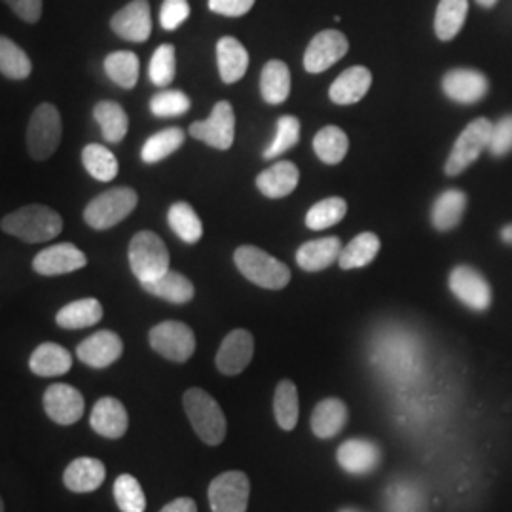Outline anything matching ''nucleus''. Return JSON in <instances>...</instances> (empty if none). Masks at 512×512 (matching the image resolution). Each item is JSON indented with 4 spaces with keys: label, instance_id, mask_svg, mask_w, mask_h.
<instances>
[{
    "label": "nucleus",
    "instance_id": "9",
    "mask_svg": "<svg viewBox=\"0 0 512 512\" xmlns=\"http://www.w3.org/2000/svg\"><path fill=\"white\" fill-rule=\"evenodd\" d=\"M188 131L194 139L203 141L209 147L228 150L234 145L236 137V114L232 103L219 101L207 120L194 122Z\"/></svg>",
    "mask_w": 512,
    "mask_h": 512
},
{
    "label": "nucleus",
    "instance_id": "25",
    "mask_svg": "<svg viewBox=\"0 0 512 512\" xmlns=\"http://www.w3.org/2000/svg\"><path fill=\"white\" fill-rule=\"evenodd\" d=\"M217 63L224 84L239 82L249 67V54L238 38L222 37L217 42Z\"/></svg>",
    "mask_w": 512,
    "mask_h": 512
},
{
    "label": "nucleus",
    "instance_id": "27",
    "mask_svg": "<svg viewBox=\"0 0 512 512\" xmlns=\"http://www.w3.org/2000/svg\"><path fill=\"white\" fill-rule=\"evenodd\" d=\"M346 421L348 406L340 399H325L311 414V431L317 439H332L346 427Z\"/></svg>",
    "mask_w": 512,
    "mask_h": 512
},
{
    "label": "nucleus",
    "instance_id": "26",
    "mask_svg": "<svg viewBox=\"0 0 512 512\" xmlns=\"http://www.w3.org/2000/svg\"><path fill=\"white\" fill-rule=\"evenodd\" d=\"M73 366V357L67 349L54 342L40 344L31 359H29V368L33 374L40 378H54V376H63L71 370Z\"/></svg>",
    "mask_w": 512,
    "mask_h": 512
},
{
    "label": "nucleus",
    "instance_id": "41",
    "mask_svg": "<svg viewBox=\"0 0 512 512\" xmlns=\"http://www.w3.org/2000/svg\"><path fill=\"white\" fill-rule=\"evenodd\" d=\"M33 71V63L14 40L0 38V73L10 80H25Z\"/></svg>",
    "mask_w": 512,
    "mask_h": 512
},
{
    "label": "nucleus",
    "instance_id": "28",
    "mask_svg": "<svg viewBox=\"0 0 512 512\" xmlns=\"http://www.w3.org/2000/svg\"><path fill=\"white\" fill-rule=\"evenodd\" d=\"M260 93L268 105H281L291 95V71L289 65L272 59L264 65L260 74Z\"/></svg>",
    "mask_w": 512,
    "mask_h": 512
},
{
    "label": "nucleus",
    "instance_id": "22",
    "mask_svg": "<svg viewBox=\"0 0 512 512\" xmlns=\"http://www.w3.org/2000/svg\"><path fill=\"white\" fill-rule=\"evenodd\" d=\"M342 255V241L336 236L313 239L296 251V264L304 272H321L332 266Z\"/></svg>",
    "mask_w": 512,
    "mask_h": 512
},
{
    "label": "nucleus",
    "instance_id": "1",
    "mask_svg": "<svg viewBox=\"0 0 512 512\" xmlns=\"http://www.w3.org/2000/svg\"><path fill=\"white\" fill-rule=\"evenodd\" d=\"M2 230L27 243H44L61 234V215L40 203L25 205L2 219Z\"/></svg>",
    "mask_w": 512,
    "mask_h": 512
},
{
    "label": "nucleus",
    "instance_id": "5",
    "mask_svg": "<svg viewBox=\"0 0 512 512\" xmlns=\"http://www.w3.org/2000/svg\"><path fill=\"white\" fill-rule=\"evenodd\" d=\"M139 203V196L133 188L118 186L99 194L88 203L84 220L93 230H109L112 226L128 219Z\"/></svg>",
    "mask_w": 512,
    "mask_h": 512
},
{
    "label": "nucleus",
    "instance_id": "37",
    "mask_svg": "<svg viewBox=\"0 0 512 512\" xmlns=\"http://www.w3.org/2000/svg\"><path fill=\"white\" fill-rule=\"evenodd\" d=\"M167 220L171 230L183 239L184 243H198L203 236V224L190 203L177 202L169 207Z\"/></svg>",
    "mask_w": 512,
    "mask_h": 512
},
{
    "label": "nucleus",
    "instance_id": "49",
    "mask_svg": "<svg viewBox=\"0 0 512 512\" xmlns=\"http://www.w3.org/2000/svg\"><path fill=\"white\" fill-rule=\"evenodd\" d=\"M488 150L495 158H503L512 152V114L503 116L497 124H494Z\"/></svg>",
    "mask_w": 512,
    "mask_h": 512
},
{
    "label": "nucleus",
    "instance_id": "6",
    "mask_svg": "<svg viewBox=\"0 0 512 512\" xmlns=\"http://www.w3.org/2000/svg\"><path fill=\"white\" fill-rule=\"evenodd\" d=\"M63 135L61 114L50 103L38 105L27 126V150L33 160L44 162L54 156Z\"/></svg>",
    "mask_w": 512,
    "mask_h": 512
},
{
    "label": "nucleus",
    "instance_id": "53",
    "mask_svg": "<svg viewBox=\"0 0 512 512\" xmlns=\"http://www.w3.org/2000/svg\"><path fill=\"white\" fill-rule=\"evenodd\" d=\"M501 238H503L505 243L512 245V224H509V226H505V228H503V232H501Z\"/></svg>",
    "mask_w": 512,
    "mask_h": 512
},
{
    "label": "nucleus",
    "instance_id": "15",
    "mask_svg": "<svg viewBox=\"0 0 512 512\" xmlns=\"http://www.w3.org/2000/svg\"><path fill=\"white\" fill-rule=\"evenodd\" d=\"M88 264L84 251H80L73 243H57L44 251H40L33 260V270L46 277L71 274L82 270Z\"/></svg>",
    "mask_w": 512,
    "mask_h": 512
},
{
    "label": "nucleus",
    "instance_id": "36",
    "mask_svg": "<svg viewBox=\"0 0 512 512\" xmlns=\"http://www.w3.org/2000/svg\"><path fill=\"white\" fill-rule=\"evenodd\" d=\"M141 61L133 52H112L105 57V73L114 84H118L124 90H133L139 80Z\"/></svg>",
    "mask_w": 512,
    "mask_h": 512
},
{
    "label": "nucleus",
    "instance_id": "10",
    "mask_svg": "<svg viewBox=\"0 0 512 512\" xmlns=\"http://www.w3.org/2000/svg\"><path fill=\"white\" fill-rule=\"evenodd\" d=\"M249 495L251 484L241 471H226L209 484V505L213 512H247Z\"/></svg>",
    "mask_w": 512,
    "mask_h": 512
},
{
    "label": "nucleus",
    "instance_id": "50",
    "mask_svg": "<svg viewBox=\"0 0 512 512\" xmlns=\"http://www.w3.org/2000/svg\"><path fill=\"white\" fill-rule=\"evenodd\" d=\"M255 6V0H209V10L226 16V18H241Z\"/></svg>",
    "mask_w": 512,
    "mask_h": 512
},
{
    "label": "nucleus",
    "instance_id": "3",
    "mask_svg": "<svg viewBox=\"0 0 512 512\" xmlns=\"http://www.w3.org/2000/svg\"><path fill=\"white\" fill-rule=\"evenodd\" d=\"M184 412L198 437L209 444L219 446L226 437V418L219 403L200 387H192L184 393Z\"/></svg>",
    "mask_w": 512,
    "mask_h": 512
},
{
    "label": "nucleus",
    "instance_id": "39",
    "mask_svg": "<svg viewBox=\"0 0 512 512\" xmlns=\"http://www.w3.org/2000/svg\"><path fill=\"white\" fill-rule=\"evenodd\" d=\"M425 499L420 486L408 480H397L385 490L387 512H423Z\"/></svg>",
    "mask_w": 512,
    "mask_h": 512
},
{
    "label": "nucleus",
    "instance_id": "14",
    "mask_svg": "<svg viewBox=\"0 0 512 512\" xmlns=\"http://www.w3.org/2000/svg\"><path fill=\"white\" fill-rule=\"evenodd\" d=\"M255 353V338L249 330H232L220 344L217 353V368L224 376H238L249 363Z\"/></svg>",
    "mask_w": 512,
    "mask_h": 512
},
{
    "label": "nucleus",
    "instance_id": "34",
    "mask_svg": "<svg viewBox=\"0 0 512 512\" xmlns=\"http://www.w3.org/2000/svg\"><path fill=\"white\" fill-rule=\"evenodd\" d=\"M380 238L372 232L359 234L357 238L351 239L348 245L342 249V255L338 258V264L342 270H355V268H365L368 266L378 253H380Z\"/></svg>",
    "mask_w": 512,
    "mask_h": 512
},
{
    "label": "nucleus",
    "instance_id": "31",
    "mask_svg": "<svg viewBox=\"0 0 512 512\" xmlns=\"http://www.w3.org/2000/svg\"><path fill=\"white\" fill-rule=\"evenodd\" d=\"M141 287L152 294V296H158L165 302H171V304H186L194 298V285L188 277H184L179 272H165L162 277L154 279V281H148V283H141Z\"/></svg>",
    "mask_w": 512,
    "mask_h": 512
},
{
    "label": "nucleus",
    "instance_id": "52",
    "mask_svg": "<svg viewBox=\"0 0 512 512\" xmlns=\"http://www.w3.org/2000/svg\"><path fill=\"white\" fill-rule=\"evenodd\" d=\"M160 512H198V507L190 497H179V499L167 503Z\"/></svg>",
    "mask_w": 512,
    "mask_h": 512
},
{
    "label": "nucleus",
    "instance_id": "21",
    "mask_svg": "<svg viewBox=\"0 0 512 512\" xmlns=\"http://www.w3.org/2000/svg\"><path fill=\"white\" fill-rule=\"evenodd\" d=\"M300 183V171L293 162H277L256 177V188L270 200L293 194Z\"/></svg>",
    "mask_w": 512,
    "mask_h": 512
},
{
    "label": "nucleus",
    "instance_id": "55",
    "mask_svg": "<svg viewBox=\"0 0 512 512\" xmlns=\"http://www.w3.org/2000/svg\"><path fill=\"white\" fill-rule=\"evenodd\" d=\"M340 512H363V511H357V509H344V511Z\"/></svg>",
    "mask_w": 512,
    "mask_h": 512
},
{
    "label": "nucleus",
    "instance_id": "45",
    "mask_svg": "<svg viewBox=\"0 0 512 512\" xmlns=\"http://www.w3.org/2000/svg\"><path fill=\"white\" fill-rule=\"evenodd\" d=\"M298 141H300V120L293 114H285L277 120L274 141L270 143V147L264 150V158L266 160L279 158L281 154L291 150L294 145H298Z\"/></svg>",
    "mask_w": 512,
    "mask_h": 512
},
{
    "label": "nucleus",
    "instance_id": "43",
    "mask_svg": "<svg viewBox=\"0 0 512 512\" xmlns=\"http://www.w3.org/2000/svg\"><path fill=\"white\" fill-rule=\"evenodd\" d=\"M348 213V203L342 198H327L311 205L306 215V226L315 232L327 230L330 226H336L340 220H344Z\"/></svg>",
    "mask_w": 512,
    "mask_h": 512
},
{
    "label": "nucleus",
    "instance_id": "35",
    "mask_svg": "<svg viewBox=\"0 0 512 512\" xmlns=\"http://www.w3.org/2000/svg\"><path fill=\"white\" fill-rule=\"evenodd\" d=\"M313 150L323 164H340L348 154V135L344 133V129L336 128V126L319 129L313 139Z\"/></svg>",
    "mask_w": 512,
    "mask_h": 512
},
{
    "label": "nucleus",
    "instance_id": "12",
    "mask_svg": "<svg viewBox=\"0 0 512 512\" xmlns=\"http://www.w3.org/2000/svg\"><path fill=\"white\" fill-rule=\"evenodd\" d=\"M450 291L459 302L475 311H484L492 304V289L486 277L471 266H458L448 279Z\"/></svg>",
    "mask_w": 512,
    "mask_h": 512
},
{
    "label": "nucleus",
    "instance_id": "11",
    "mask_svg": "<svg viewBox=\"0 0 512 512\" xmlns=\"http://www.w3.org/2000/svg\"><path fill=\"white\" fill-rule=\"evenodd\" d=\"M349 42L344 33L327 29L311 38L306 54H304V69L311 74L325 73L334 63H338L348 54Z\"/></svg>",
    "mask_w": 512,
    "mask_h": 512
},
{
    "label": "nucleus",
    "instance_id": "48",
    "mask_svg": "<svg viewBox=\"0 0 512 512\" xmlns=\"http://www.w3.org/2000/svg\"><path fill=\"white\" fill-rule=\"evenodd\" d=\"M190 18L188 0H164L160 10V25L165 31H175Z\"/></svg>",
    "mask_w": 512,
    "mask_h": 512
},
{
    "label": "nucleus",
    "instance_id": "13",
    "mask_svg": "<svg viewBox=\"0 0 512 512\" xmlns=\"http://www.w3.org/2000/svg\"><path fill=\"white\" fill-rule=\"evenodd\" d=\"M44 410L50 420L59 425H74L84 416V397L82 393L67 384L50 385L44 393Z\"/></svg>",
    "mask_w": 512,
    "mask_h": 512
},
{
    "label": "nucleus",
    "instance_id": "40",
    "mask_svg": "<svg viewBox=\"0 0 512 512\" xmlns=\"http://www.w3.org/2000/svg\"><path fill=\"white\" fill-rule=\"evenodd\" d=\"M82 164L95 181L110 183L118 175V158L105 145L92 143L82 150Z\"/></svg>",
    "mask_w": 512,
    "mask_h": 512
},
{
    "label": "nucleus",
    "instance_id": "29",
    "mask_svg": "<svg viewBox=\"0 0 512 512\" xmlns=\"http://www.w3.org/2000/svg\"><path fill=\"white\" fill-rule=\"evenodd\" d=\"M103 319V306L95 298H82L57 311L55 323L61 329H88Z\"/></svg>",
    "mask_w": 512,
    "mask_h": 512
},
{
    "label": "nucleus",
    "instance_id": "38",
    "mask_svg": "<svg viewBox=\"0 0 512 512\" xmlns=\"http://www.w3.org/2000/svg\"><path fill=\"white\" fill-rule=\"evenodd\" d=\"M184 139L186 133L181 128H165L164 131H158L145 141L141 158L145 164H158L183 147Z\"/></svg>",
    "mask_w": 512,
    "mask_h": 512
},
{
    "label": "nucleus",
    "instance_id": "17",
    "mask_svg": "<svg viewBox=\"0 0 512 512\" xmlns=\"http://www.w3.org/2000/svg\"><path fill=\"white\" fill-rule=\"evenodd\" d=\"M124 353L122 338L112 330H99L88 336L78 348L76 355L84 365L92 368H107L114 365Z\"/></svg>",
    "mask_w": 512,
    "mask_h": 512
},
{
    "label": "nucleus",
    "instance_id": "18",
    "mask_svg": "<svg viewBox=\"0 0 512 512\" xmlns=\"http://www.w3.org/2000/svg\"><path fill=\"white\" fill-rule=\"evenodd\" d=\"M488 78L475 69H454L444 74L442 90L459 105H473L486 97Z\"/></svg>",
    "mask_w": 512,
    "mask_h": 512
},
{
    "label": "nucleus",
    "instance_id": "24",
    "mask_svg": "<svg viewBox=\"0 0 512 512\" xmlns=\"http://www.w3.org/2000/svg\"><path fill=\"white\" fill-rule=\"evenodd\" d=\"M107 469L99 459L78 458L65 469L63 482L74 494H90L105 482Z\"/></svg>",
    "mask_w": 512,
    "mask_h": 512
},
{
    "label": "nucleus",
    "instance_id": "20",
    "mask_svg": "<svg viewBox=\"0 0 512 512\" xmlns=\"http://www.w3.org/2000/svg\"><path fill=\"white\" fill-rule=\"evenodd\" d=\"M93 431L105 439H122L128 431V412L126 406L114 397H103L93 406Z\"/></svg>",
    "mask_w": 512,
    "mask_h": 512
},
{
    "label": "nucleus",
    "instance_id": "54",
    "mask_svg": "<svg viewBox=\"0 0 512 512\" xmlns=\"http://www.w3.org/2000/svg\"><path fill=\"white\" fill-rule=\"evenodd\" d=\"M476 4L482 6V8H494L497 0H476Z\"/></svg>",
    "mask_w": 512,
    "mask_h": 512
},
{
    "label": "nucleus",
    "instance_id": "30",
    "mask_svg": "<svg viewBox=\"0 0 512 512\" xmlns=\"http://www.w3.org/2000/svg\"><path fill=\"white\" fill-rule=\"evenodd\" d=\"M465 209H467V196L461 190L458 188L444 190L433 203L431 222L440 232H448L461 222Z\"/></svg>",
    "mask_w": 512,
    "mask_h": 512
},
{
    "label": "nucleus",
    "instance_id": "19",
    "mask_svg": "<svg viewBox=\"0 0 512 512\" xmlns=\"http://www.w3.org/2000/svg\"><path fill=\"white\" fill-rule=\"evenodd\" d=\"M338 463L351 475H368L378 469L382 450L376 442L366 439H349L338 448Z\"/></svg>",
    "mask_w": 512,
    "mask_h": 512
},
{
    "label": "nucleus",
    "instance_id": "44",
    "mask_svg": "<svg viewBox=\"0 0 512 512\" xmlns=\"http://www.w3.org/2000/svg\"><path fill=\"white\" fill-rule=\"evenodd\" d=\"M112 494H114L118 509L122 512H145L147 509V497L135 476H118L114 482Z\"/></svg>",
    "mask_w": 512,
    "mask_h": 512
},
{
    "label": "nucleus",
    "instance_id": "33",
    "mask_svg": "<svg viewBox=\"0 0 512 512\" xmlns=\"http://www.w3.org/2000/svg\"><path fill=\"white\" fill-rule=\"evenodd\" d=\"M469 14V0H440L435 14V33L442 42L458 37Z\"/></svg>",
    "mask_w": 512,
    "mask_h": 512
},
{
    "label": "nucleus",
    "instance_id": "7",
    "mask_svg": "<svg viewBox=\"0 0 512 512\" xmlns=\"http://www.w3.org/2000/svg\"><path fill=\"white\" fill-rule=\"evenodd\" d=\"M494 124L488 118H478L461 131V135L452 148L448 162H446V175L458 177L471 164H475L482 150L490 147Z\"/></svg>",
    "mask_w": 512,
    "mask_h": 512
},
{
    "label": "nucleus",
    "instance_id": "42",
    "mask_svg": "<svg viewBox=\"0 0 512 512\" xmlns=\"http://www.w3.org/2000/svg\"><path fill=\"white\" fill-rule=\"evenodd\" d=\"M275 421L281 429L293 431L298 423V389L291 380L277 384L274 397Z\"/></svg>",
    "mask_w": 512,
    "mask_h": 512
},
{
    "label": "nucleus",
    "instance_id": "16",
    "mask_svg": "<svg viewBox=\"0 0 512 512\" xmlns=\"http://www.w3.org/2000/svg\"><path fill=\"white\" fill-rule=\"evenodd\" d=\"M110 29L129 42H145L152 33L150 2L131 0L110 19Z\"/></svg>",
    "mask_w": 512,
    "mask_h": 512
},
{
    "label": "nucleus",
    "instance_id": "4",
    "mask_svg": "<svg viewBox=\"0 0 512 512\" xmlns=\"http://www.w3.org/2000/svg\"><path fill=\"white\" fill-rule=\"evenodd\" d=\"M128 258L131 272L139 279V283L154 281L169 272L171 258L164 239L150 230L137 232L133 236L129 243Z\"/></svg>",
    "mask_w": 512,
    "mask_h": 512
},
{
    "label": "nucleus",
    "instance_id": "46",
    "mask_svg": "<svg viewBox=\"0 0 512 512\" xmlns=\"http://www.w3.org/2000/svg\"><path fill=\"white\" fill-rule=\"evenodd\" d=\"M177 74V55H175V46L171 44H162L150 59L148 67V76L150 82L158 88H165L175 80Z\"/></svg>",
    "mask_w": 512,
    "mask_h": 512
},
{
    "label": "nucleus",
    "instance_id": "2",
    "mask_svg": "<svg viewBox=\"0 0 512 512\" xmlns=\"http://www.w3.org/2000/svg\"><path fill=\"white\" fill-rule=\"evenodd\" d=\"M234 262L243 277L255 283L256 287L268 291H281L291 281L289 266L255 245L238 247L234 253Z\"/></svg>",
    "mask_w": 512,
    "mask_h": 512
},
{
    "label": "nucleus",
    "instance_id": "47",
    "mask_svg": "<svg viewBox=\"0 0 512 512\" xmlns=\"http://www.w3.org/2000/svg\"><path fill=\"white\" fill-rule=\"evenodd\" d=\"M192 107L190 97L179 90H165L150 99V112L158 118L183 116Z\"/></svg>",
    "mask_w": 512,
    "mask_h": 512
},
{
    "label": "nucleus",
    "instance_id": "23",
    "mask_svg": "<svg viewBox=\"0 0 512 512\" xmlns=\"http://www.w3.org/2000/svg\"><path fill=\"white\" fill-rule=\"evenodd\" d=\"M372 86V74L366 67H349L330 86V101L336 105H355Z\"/></svg>",
    "mask_w": 512,
    "mask_h": 512
},
{
    "label": "nucleus",
    "instance_id": "51",
    "mask_svg": "<svg viewBox=\"0 0 512 512\" xmlns=\"http://www.w3.org/2000/svg\"><path fill=\"white\" fill-rule=\"evenodd\" d=\"M25 23H37L42 16V0H4Z\"/></svg>",
    "mask_w": 512,
    "mask_h": 512
},
{
    "label": "nucleus",
    "instance_id": "32",
    "mask_svg": "<svg viewBox=\"0 0 512 512\" xmlns=\"http://www.w3.org/2000/svg\"><path fill=\"white\" fill-rule=\"evenodd\" d=\"M93 118L101 126L103 137L107 143H122L129 129L126 110L114 101H99L93 109Z\"/></svg>",
    "mask_w": 512,
    "mask_h": 512
},
{
    "label": "nucleus",
    "instance_id": "8",
    "mask_svg": "<svg viewBox=\"0 0 512 512\" xmlns=\"http://www.w3.org/2000/svg\"><path fill=\"white\" fill-rule=\"evenodd\" d=\"M148 342L167 361L186 363L196 351V336L181 321H164L148 332Z\"/></svg>",
    "mask_w": 512,
    "mask_h": 512
}]
</instances>
